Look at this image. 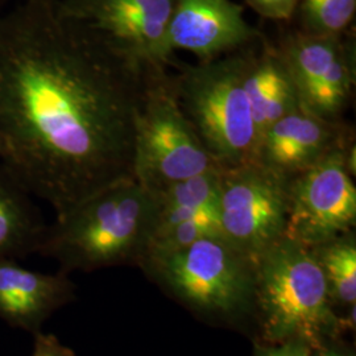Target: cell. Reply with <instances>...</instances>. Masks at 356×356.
<instances>
[{"label":"cell","instance_id":"6da1fadb","mask_svg":"<svg viewBox=\"0 0 356 356\" xmlns=\"http://www.w3.org/2000/svg\"><path fill=\"white\" fill-rule=\"evenodd\" d=\"M144 64L63 11L26 0L0 15L3 170L56 218L134 176Z\"/></svg>","mask_w":356,"mask_h":356},{"label":"cell","instance_id":"7a4b0ae2","mask_svg":"<svg viewBox=\"0 0 356 356\" xmlns=\"http://www.w3.org/2000/svg\"><path fill=\"white\" fill-rule=\"evenodd\" d=\"M157 195L136 178L98 191L47 227L38 254L61 272L139 266L157 222Z\"/></svg>","mask_w":356,"mask_h":356},{"label":"cell","instance_id":"3957f363","mask_svg":"<svg viewBox=\"0 0 356 356\" xmlns=\"http://www.w3.org/2000/svg\"><path fill=\"white\" fill-rule=\"evenodd\" d=\"M325 275L310 248L281 238L254 260V307L269 343L304 342L313 351L339 323Z\"/></svg>","mask_w":356,"mask_h":356},{"label":"cell","instance_id":"277c9868","mask_svg":"<svg viewBox=\"0 0 356 356\" xmlns=\"http://www.w3.org/2000/svg\"><path fill=\"white\" fill-rule=\"evenodd\" d=\"M252 57L213 58L172 78L184 114L222 169L256 161L257 135L245 92Z\"/></svg>","mask_w":356,"mask_h":356},{"label":"cell","instance_id":"5b68a950","mask_svg":"<svg viewBox=\"0 0 356 356\" xmlns=\"http://www.w3.org/2000/svg\"><path fill=\"white\" fill-rule=\"evenodd\" d=\"M140 267L194 312L234 317L254 307V261L222 235L145 260Z\"/></svg>","mask_w":356,"mask_h":356},{"label":"cell","instance_id":"8992f818","mask_svg":"<svg viewBox=\"0 0 356 356\" xmlns=\"http://www.w3.org/2000/svg\"><path fill=\"white\" fill-rule=\"evenodd\" d=\"M220 169L184 114L173 81L159 69L136 115L134 176L157 194L179 181Z\"/></svg>","mask_w":356,"mask_h":356},{"label":"cell","instance_id":"52a82bcc","mask_svg":"<svg viewBox=\"0 0 356 356\" xmlns=\"http://www.w3.org/2000/svg\"><path fill=\"white\" fill-rule=\"evenodd\" d=\"M289 178L259 161L219 173L218 216L222 236L256 260L285 236Z\"/></svg>","mask_w":356,"mask_h":356},{"label":"cell","instance_id":"ba28073f","mask_svg":"<svg viewBox=\"0 0 356 356\" xmlns=\"http://www.w3.org/2000/svg\"><path fill=\"white\" fill-rule=\"evenodd\" d=\"M343 145L289 178L285 238L307 248L350 234L356 223V188Z\"/></svg>","mask_w":356,"mask_h":356},{"label":"cell","instance_id":"9c48e42d","mask_svg":"<svg viewBox=\"0 0 356 356\" xmlns=\"http://www.w3.org/2000/svg\"><path fill=\"white\" fill-rule=\"evenodd\" d=\"M67 16L144 64L169 61L166 28L177 0H58Z\"/></svg>","mask_w":356,"mask_h":356},{"label":"cell","instance_id":"30bf717a","mask_svg":"<svg viewBox=\"0 0 356 356\" xmlns=\"http://www.w3.org/2000/svg\"><path fill=\"white\" fill-rule=\"evenodd\" d=\"M256 36L242 6L232 0H177L166 28L165 49L169 57L184 49L209 61Z\"/></svg>","mask_w":356,"mask_h":356},{"label":"cell","instance_id":"8fae6325","mask_svg":"<svg viewBox=\"0 0 356 356\" xmlns=\"http://www.w3.org/2000/svg\"><path fill=\"white\" fill-rule=\"evenodd\" d=\"M343 145L335 123L300 107L268 128L256 161L291 178L314 165L334 148Z\"/></svg>","mask_w":356,"mask_h":356},{"label":"cell","instance_id":"7c38bea8","mask_svg":"<svg viewBox=\"0 0 356 356\" xmlns=\"http://www.w3.org/2000/svg\"><path fill=\"white\" fill-rule=\"evenodd\" d=\"M74 298L67 273H41L16 260H0V318L13 326L36 330L51 313Z\"/></svg>","mask_w":356,"mask_h":356},{"label":"cell","instance_id":"4fadbf2b","mask_svg":"<svg viewBox=\"0 0 356 356\" xmlns=\"http://www.w3.org/2000/svg\"><path fill=\"white\" fill-rule=\"evenodd\" d=\"M245 92L256 128L257 148L268 128L301 107L282 54L272 48L252 57L245 78Z\"/></svg>","mask_w":356,"mask_h":356},{"label":"cell","instance_id":"5bb4252c","mask_svg":"<svg viewBox=\"0 0 356 356\" xmlns=\"http://www.w3.org/2000/svg\"><path fill=\"white\" fill-rule=\"evenodd\" d=\"M23 191L4 170L0 172V260H16L38 252L47 226Z\"/></svg>","mask_w":356,"mask_h":356},{"label":"cell","instance_id":"9a60e30c","mask_svg":"<svg viewBox=\"0 0 356 356\" xmlns=\"http://www.w3.org/2000/svg\"><path fill=\"white\" fill-rule=\"evenodd\" d=\"M220 170L206 172L179 181L157 193L159 213L154 231L173 226L218 206Z\"/></svg>","mask_w":356,"mask_h":356},{"label":"cell","instance_id":"2e32d148","mask_svg":"<svg viewBox=\"0 0 356 356\" xmlns=\"http://www.w3.org/2000/svg\"><path fill=\"white\" fill-rule=\"evenodd\" d=\"M341 48V36L329 38L304 33L294 36L285 51H281L300 103L327 72Z\"/></svg>","mask_w":356,"mask_h":356},{"label":"cell","instance_id":"e0dca14e","mask_svg":"<svg viewBox=\"0 0 356 356\" xmlns=\"http://www.w3.org/2000/svg\"><path fill=\"white\" fill-rule=\"evenodd\" d=\"M354 66V51L342 45L327 72L301 101V107L334 123L348 101L355 76Z\"/></svg>","mask_w":356,"mask_h":356},{"label":"cell","instance_id":"ac0fdd59","mask_svg":"<svg viewBox=\"0 0 356 356\" xmlns=\"http://www.w3.org/2000/svg\"><path fill=\"white\" fill-rule=\"evenodd\" d=\"M332 300L354 307L356 302V242L354 235L347 234L338 239L312 248Z\"/></svg>","mask_w":356,"mask_h":356},{"label":"cell","instance_id":"d6986e66","mask_svg":"<svg viewBox=\"0 0 356 356\" xmlns=\"http://www.w3.org/2000/svg\"><path fill=\"white\" fill-rule=\"evenodd\" d=\"M214 235H222L219 227L218 206L210 207L197 216L178 222L173 226L156 229L153 232L141 264L149 259L182 251L194 243Z\"/></svg>","mask_w":356,"mask_h":356},{"label":"cell","instance_id":"ffe728a7","mask_svg":"<svg viewBox=\"0 0 356 356\" xmlns=\"http://www.w3.org/2000/svg\"><path fill=\"white\" fill-rule=\"evenodd\" d=\"M306 33L338 38L353 22L356 0H300Z\"/></svg>","mask_w":356,"mask_h":356},{"label":"cell","instance_id":"44dd1931","mask_svg":"<svg viewBox=\"0 0 356 356\" xmlns=\"http://www.w3.org/2000/svg\"><path fill=\"white\" fill-rule=\"evenodd\" d=\"M256 13L270 20H288L297 10L300 0H245Z\"/></svg>","mask_w":356,"mask_h":356},{"label":"cell","instance_id":"7402d4cb","mask_svg":"<svg viewBox=\"0 0 356 356\" xmlns=\"http://www.w3.org/2000/svg\"><path fill=\"white\" fill-rule=\"evenodd\" d=\"M32 356H76L53 335L38 332Z\"/></svg>","mask_w":356,"mask_h":356},{"label":"cell","instance_id":"603a6c76","mask_svg":"<svg viewBox=\"0 0 356 356\" xmlns=\"http://www.w3.org/2000/svg\"><path fill=\"white\" fill-rule=\"evenodd\" d=\"M259 356H313V350L304 342L289 341L264 348Z\"/></svg>","mask_w":356,"mask_h":356},{"label":"cell","instance_id":"cb8c5ba5","mask_svg":"<svg viewBox=\"0 0 356 356\" xmlns=\"http://www.w3.org/2000/svg\"><path fill=\"white\" fill-rule=\"evenodd\" d=\"M316 356H344L342 354H339V353H337V351H331V350H327V348H325V347H322V348H319L317 350V354Z\"/></svg>","mask_w":356,"mask_h":356}]
</instances>
